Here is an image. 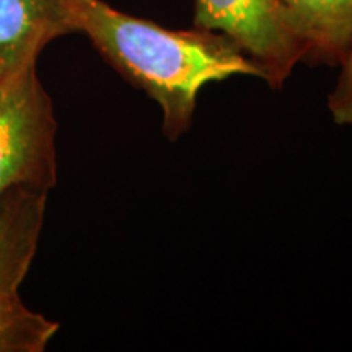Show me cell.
Listing matches in <instances>:
<instances>
[{"mask_svg":"<svg viewBox=\"0 0 352 352\" xmlns=\"http://www.w3.org/2000/svg\"><path fill=\"white\" fill-rule=\"evenodd\" d=\"M74 33L65 0H0V76L36 67L54 39Z\"/></svg>","mask_w":352,"mask_h":352,"instance_id":"cell-4","label":"cell"},{"mask_svg":"<svg viewBox=\"0 0 352 352\" xmlns=\"http://www.w3.org/2000/svg\"><path fill=\"white\" fill-rule=\"evenodd\" d=\"M59 323L30 310L19 292L0 294V352H43Z\"/></svg>","mask_w":352,"mask_h":352,"instance_id":"cell-7","label":"cell"},{"mask_svg":"<svg viewBox=\"0 0 352 352\" xmlns=\"http://www.w3.org/2000/svg\"><path fill=\"white\" fill-rule=\"evenodd\" d=\"M50 192L16 188L0 199V294L19 292L28 274Z\"/></svg>","mask_w":352,"mask_h":352,"instance_id":"cell-5","label":"cell"},{"mask_svg":"<svg viewBox=\"0 0 352 352\" xmlns=\"http://www.w3.org/2000/svg\"><path fill=\"white\" fill-rule=\"evenodd\" d=\"M341 74L328 96V108L338 126L352 124V43L342 57Z\"/></svg>","mask_w":352,"mask_h":352,"instance_id":"cell-8","label":"cell"},{"mask_svg":"<svg viewBox=\"0 0 352 352\" xmlns=\"http://www.w3.org/2000/svg\"><path fill=\"white\" fill-rule=\"evenodd\" d=\"M57 121L36 67L0 83V199L16 188L50 192L57 183Z\"/></svg>","mask_w":352,"mask_h":352,"instance_id":"cell-2","label":"cell"},{"mask_svg":"<svg viewBox=\"0 0 352 352\" xmlns=\"http://www.w3.org/2000/svg\"><path fill=\"white\" fill-rule=\"evenodd\" d=\"M0 83H2V76H0Z\"/></svg>","mask_w":352,"mask_h":352,"instance_id":"cell-9","label":"cell"},{"mask_svg":"<svg viewBox=\"0 0 352 352\" xmlns=\"http://www.w3.org/2000/svg\"><path fill=\"white\" fill-rule=\"evenodd\" d=\"M192 23L235 43L271 88L283 87L305 57L277 0H195Z\"/></svg>","mask_w":352,"mask_h":352,"instance_id":"cell-3","label":"cell"},{"mask_svg":"<svg viewBox=\"0 0 352 352\" xmlns=\"http://www.w3.org/2000/svg\"><path fill=\"white\" fill-rule=\"evenodd\" d=\"M305 50L303 63L341 64L352 43V0H277Z\"/></svg>","mask_w":352,"mask_h":352,"instance_id":"cell-6","label":"cell"},{"mask_svg":"<svg viewBox=\"0 0 352 352\" xmlns=\"http://www.w3.org/2000/svg\"><path fill=\"white\" fill-rule=\"evenodd\" d=\"M65 7L74 33L85 34L109 65L160 107L162 129L170 140L189 131L197 98L209 83L233 76L261 78L245 52L220 33L164 28L104 0H65Z\"/></svg>","mask_w":352,"mask_h":352,"instance_id":"cell-1","label":"cell"}]
</instances>
